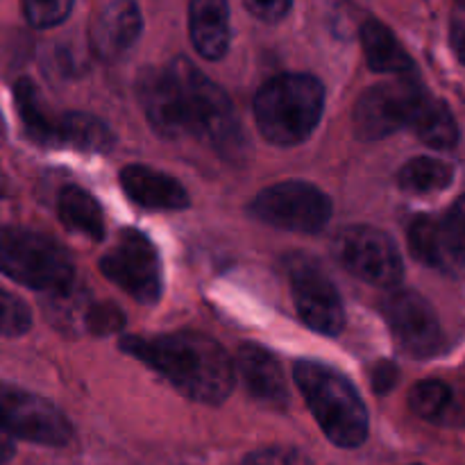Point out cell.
<instances>
[{"mask_svg": "<svg viewBox=\"0 0 465 465\" xmlns=\"http://www.w3.org/2000/svg\"><path fill=\"white\" fill-rule=\"evenodd\" d=\"M361 44L366 53L368 66L375 73H391V75L407 77L416 75L413 59L398 41V36L381 21L368 18L361 27Z\"/></svg>", "mask_w": 465, "mask_h": 465, "instance_id": "cell-19", "label": "cell"}, {"mask_svg": "<svg viewBox=\"0 0 465 465\" xmlns=\"http://www.w3.org/2000/svg\"><path fill=\"white\" fill-rule=\"evenodd\" d=\"M293 377L322 434L336 448L354 450L366 443L371 430L368 409L348 377L312 359L295 361Z\"/></svg>", "mask_w": 465, "mask_h": 465, "instance_id": "cell-3", "label": "cell"}, {"mask_svg": "<svg viewBox=\"0 0 465 465\" xmlns=\"http://www.w3.org/2000/svg\"><path fill=\"white\" fill-rule=\"evenodd\" d=\"M409 127L416 132L422 143L436 150H450L459 141V125L452 112L443 100L434 98L431 94H422L411 114Z\"/></svg>", "mask_w": 465, "mask_h": 465, "instance_id": "cell-20", "label": "cell"}, {"mask_svg": "<svg viewBox=\"0 0 465 465\" xmlns=\"http://www.w3.org/2000/svg\"><path fill=\"white\" fill-rule=\"evenodd\" d=\"M89 330L94 334H109V331L121 330L123 322H125V316L118 312L114 304H95L89 313Z\"/></svg>", "mask_w": 465, "mask_h": 465, "instance_id": "cell-27", "label": "cell"}, {"mask_svg": "<svg viewBox=\"0 0 465 465\" xmlns=\"http://www.w3.org/2000/svg\"><path fill=\"white\" fill-rule=\"evenodd\" d=\"M454 180V168L434 157H416L398 173V186L404 193L430 195L445 191Z\"/></svg>", "mask_w": 465, "mask_h": 465, "instance_id": "cell-22", "label": "cell"}, {"mask_svg": "<svg viewBox=\"0 0 465 465\" xmlns=\"http://www.w3.org/2000/svg\"><path fill=\"white\" fill-rule=\"evenodd\" d=\"M0 272L35 291L62 293L73 284L75 266L50 236L25 227H0Z\"/></svg>", "mask_w": 465, "mask_h": 465, "instance_id": "cell-6", "label": "cell"}, {"mask_svg": "<svg viewBox=\"0 0 465 465\" xmlns=\"http://www.w3.org/2000/svg\"><path fill=\"white\" fill-rule=\"evenodd\" d=\"M241 465H313L293 448H263L248 454Z\"/></svg>", "mask_w": 465, "mask_h": 465, "instance_id": "cell-26", "label": "cell"}, {"mask_svg": "<svg viewBox=\"0 0 465 465\" xmlns=\"http://www.w3.org/2000/svg\"><path fill=\"white\" fill-rule=\"evenodd\" d=\"M413 257L450 277H465V195L443 216H418L409 225Z\"/></svg>", "mask_w": 465, "mask_h": 465, "instance_id": "cell-12", "label": "cell"}, {"mask_svg": "<svg viewBox=\"0 0 465 465\" xmlns=\"http://www.w3.org/2000/svg\"><path fill=\"white\" fill-rule=\"evenodd\" d=\"M0 425L12 439L62 448L73 439V427L62 411L41 395L0 384Z\"/></svg>", "mask_w": 465, "mask_h": 465, "instance_id": "cell-11", "label": "cell"}, {"mask_svg": "<svg viewBox=\"0 0 465 465\" xmlns=\"http://www.w3.org/2000/svg\"><path fill=\"white\" fill-rule=\"evenodd\" d=\"M286 275L300 321L318 334H341L345 327L343 300L327 272L307 254H291Z\"/></svg>", "mask_w": 465, "mask_h": 465, "instance_id": "cell-10", "label": "cell"}, {"mask_svg": "<svg viewBox=\"0 0 465 465\" xmlns=\"http://www.w3.org/2000/svg\"><path fill=\"white\" fill-rule=\"evenodd\" d=\"M389 330L400 348L418 359L439 354L445 348V334L434 307L416 291H393L381 302Z\"/></svg>", "mask_w": 465, "mask_h": 465, "instance_id": "cell-14", "label": "cell"}, {"mask_svg": "<svg viewBox=\"0 0 465 465\" xmlns=\"http://www.w3.org/2000/svg\"><path fill=\"white\" fill-rule=\"evenodd\" d=\"M189 35L200 57H225L230 48V3L227 0H191Z\"/></svg>", "mask_w": 465, "mask_h": 465, "instance_id": "cell-18", "label": "cell"}, {"mask_svg": "<svg viewBox=\"0 0 465 465\" xmlns=\"http://www.w3.org/2000/svg\"><path fill=\"white\" fill-rule=\"evenodd\" d=\"M459 5H465V0H459Z\"/></svg>", "mask_w": 465, "mask_h": 465, "instance_id": "cell-33", "label": "cell"}, {"mask_svg": "<svg viewBox=\"0 0 465 465\" xmlns=\"http://www.w3.org/2000/svg\"><path fill=\"white\" fill-rule=\"evenodd\" d=\"M14 452H16L14 439L7 434V431H5V427L0 425V463H7L9 459L14 457Z\"/></svg>", "mask_w": 465, "mask_h": 465, "instance_id": "cell-31", "label": "cell"}, {"mask_svg": "<svg viewBox=\"0 0 465 465\" xmlns=\"http://www.w3.org/2000/svg\"><path fill=\"white\" fill-rule=\"evenodd\" d=\"M121 350L166 377L184 398L195 402H225L234 386L230 354L216 339L200 331L127 336L121 341Z\"/></svg>", "mask_w": 465, "mask_h": 465, "instance_id": "cell-2", "label": "cell"}, {"mask_svg": "<svg viewBox=\"0 0 465 465\" xmlns=\"http://www.w3.org/2000/svg\"><path fill=\"white\" fill-rule=\"evenodd\" d=\"M100 272L141 304L162 298V259L143 232L127 227L100 259Z\"/></svg>", "mask_w": 465, "mask_h": 465, "instance_id": "cell-7", "label": "cell"}, {"mask_svg": "<svg viewBox=\"0 0 465 465\" xmlns=\"http://www.w3.org/2000/svg\"><path fill=\"white\" fill-rule=\"evenodd\" d=\"M141 30H143V18L134 0H109L91 21V50L103 62H114L136 44Z\"/></svg>", "mask_w": 465, "mask_h": 465, "instance_id": "cell-15", "label": "cell"}, {"mask_svg": "<svg viewBox=\"0 0 465 465\" xmlns=\"http://www.w3.org/2000/svg\"><path fill=\"white\" fill-rule=\"evenodd\" d=\"M248 12L263 23H277L289 14L293 0H243Z\"/></svg>", "mask_w": 465, "mask_h": 465, "instance_id": "cell-28", "label": "cell"}, {"mask_svg": "<svg viewBox=\"0 0 465 465\" xmlns=\"http://www.w3.org/2000/svg\"><path fill=\"white\" fill-rule=\"evenodd\" d=\"M7 193H9V180L7 175H5L3 168H0V200H3Z\"/></svg>", "mask_w": 465, "mask_h": 465, "instance_id": "cell-32", "label": "cell"}, {"mask_svg": "<svg viewBox=\"0 0 465 465\" xmlns=\"http://www.w3.org/2000/svg\"><path fill=\"white\" fill-rule=\"evenodd\" d=\"M450 41H452L454 54L459 57V62L465 64V5H459L457 12H454Z\"/></svg>", "mask_w": 465, "mask_h": 465, "instance_id": "cell-29", "label": "cell"}, {"mask_svg": "<svg viewBox=\"0 0 465 465\" xmlns=\"http://www.w3.org/2000/svg\"><path fill=\"white\" fill-rule=\"evenodd\" d=\"M398 381V368L391 361H381L372 372V389L375 393H389Z\"/></svg>", "mask_w": 465, "mask_h": 465, "instance_id": "cell-30", "label": "cell"}, {"mask_svg": "<svg viewBox=\"0 0 465 465\" xmlns=\"http://www.w3.org/2000/svg\"><path fill=\"white\" fill-rule=\"evenodd\" d=\"M57 216L66 230L89 236L94 241L104 239V216L98 200L80 186H64L57 198Z\"/></svg>", "mask_w": 465, "mask_h": 465, "instance_id": "cell-21", "label": "cell"}, {"mask_svg": "<svg viewBox=\"0 0 465 465\" xmlns=\"http://www.w3.org/2000/svg\"><path fill=\"white\" fill-rule=\"evenodd\" d=\"M425 94V86L416 75L398 77L395 82L371 86L354 104V127L363 141H380L409 127L416 103Z\"/></svg>", "mask_w": 465, "mask_h": 465, "instance_id": "cell-13", "label": "cell"}, {"mask_svg": "<svg viewBox=\"0 0 465 465\" xmlns=\"http://www.w3.org/2000/svg\"><path fill=\"white\" fill-rule=\"evenodd\" d=\"M454 393L445 381L425 380L413 386L409 395V407L418 418L427 422H445L448 413L452 411Z\"/></svg>", "mask_w": 465, "mask_h": 465, "instance_id": "cell-23", "label": "cell"}, {"mask_svg": "<svg viewBox=\"0 0 465 465\" xmlns=\"http://www.w3.org/2000/svg\"><path fill=\"white\" fill-rule=\"evenodd\" d=\"M325 107L321 80L307 73H284L254 95V121L266 141L298 145L313 134Z\"/></svg>", "mask_w": 465, "mask_h": 465, "instance_id": "cell-4", "label": "cell"}, {"mask_svg": "<svg viewBox=\"0 0 465 465\" xmlns=\"http://www.w3.org/2000/svg\"><path fill=\"white\" fill-rule=\"evenodd\" d=\"M236 366L245 389L259 404L271 409H284L289 404L284 372L275 354L257 343H243L236 352Z\"/></svg>", "mask_w": 465, "mask_h": 465, "instance_id": "cell-17", "label": "cell"}, {"mask_svg": "<svg viewBox=\"0 0 465 465\" xmlns=\"http://www.w3.org/2000/svg\"><path fill=\"white\" fill-rule=\"evenodd\" d=\"M32 327V313L18 295L9 293L0 286V336L16 339L27 334Z\"/></svg>", "mask_w": 465, "mask_h": 465, "instance_id": "cell-24", "label": "cell"}, {"mask_svg": "<svg viewBox=\"0 0 465 465\" xmlns=\"http://www.w3.org/2000/svg\"><path fill=\"white\" fill-rule=\"evenodd\" d=\"M145 118L163 139H195L225 157L245 148L241 123L225 91L186 57L139 77Z\"/></svg>", "mask_w": 465, "mask_h": 465, "instance_id": "cell-1", "label": "cell"}, {"mask_svg": "<svg viewBox=\"0 0 465 465\" xmlns=\"http://www.w3.org/2000/svg\"><path fill=\"white\" fill-rule=\"evenodd\" d=\"M23 14L32 27H54L68 18L73 0H21Z\"/></svg>", "mask_w": 465, "mask_h": 465, "instance_id": "cell-25", "label": "cell"}, {"mask_svg": "<svg viewBox=\"0 0 465 465\" xmlns=\"http://www.w3.org/2000/svg\"><path fill=\"white\" fill-rule=\"evenodd\" d=\"M334 257L350 275L359 277L366 284L393 289L402 280V257L398 245L386 232L371 225L345 227L336 234Z\"/></svg>", "mask_w": 465, "mask_h": 465, "instance_id": "cell-9", "label": "cell"}, {"mask_svg": "<svg viewBox=\"0 0 465 465\" xmlns=\"http://www.w3.org/2000/svg\"><path fill=\"white\" fill-rule=\"evenodd\" d=\"M121 186L132 203L148 212H182L191 204L189 193L175 177L141 163L123 168Z\"/></svg>", "mask_w": 465, "mask_h": 465, "instance_id": "cell-16", "label": "cell"}, {"mask_svg": "<svg viewBox=\"0 0 465 465\" xmlns=\"http://www.w3.org/2000/svg\"><path fill=\"white\" fill-rule=\"evenodd\" d=\"M250 213L277 230L316 234L330 223L331 200L318 186L291 180L263 189L250 204Z\"/></svg>", "mask_w": 465, "mask_h": 465, "instance_id": "cell-8", "label": "cell"}, {"mask_svg": "<svg viewBox=\"0 0 465 465\" xmlns=\"http://www.w3.org/2000/svg\"><path fill=\"white\" fill-rule=\"evenodd\" d=\"M14 104L21 118L23 132L41 145H71L84 153H107L114 134L100 118L82 112H54L39 86L27 77L14 84Z\"/></svg>", "mask_w": 465, "mask_h": 465, "instance_id": "cell-5", "label": "cell"}]
</instances>
